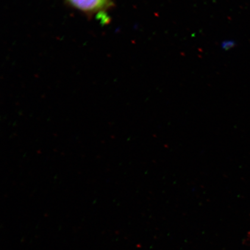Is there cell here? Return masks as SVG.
Wrapping results in <instances>:
<instances>
[{"mask_svg":"<svg viewBox=\"0 0 250 250\" xmlns=\"http://www.w3.org/2000/svg\"><path fill=\"white\" fill-rule=\"evenodd\" d=\"M65 4L87 16L104 13L114 7L112 0H64Z\"/></svg>","mask_w":250,"mask_h":250,"instance_id":"6da1fadb","label":"cell"},{"mask_svg":"<svg viewBox=\"0 0 250 250\" xmlns=\"http://www.w3.org/2000/svg\"><path fill=\"white\" fill-rule=\"evenodd\" d=\"M236 45V42H233V41H227V42H223V44H222V46H223V48L224 49L227 50L228 51V50L232 48L233 47Z\"/></svg>","mask_w":250,"mask_h":250,"instance_id":"7a4b0ae2","label":"cell"}]
</instances>
